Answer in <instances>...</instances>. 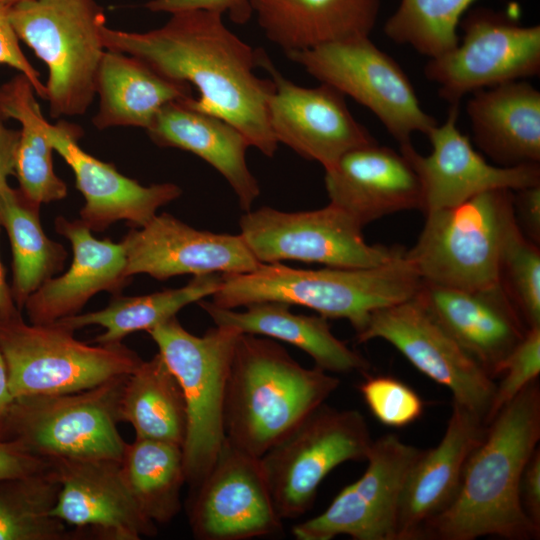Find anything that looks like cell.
Wrapping results in <instances>:
<instances>
[{
  "mask_svg": "<svg viewBox=\"0 0 540 540\" xmlns=\"http://www.w3.org/2000/svg\"><path fill=\"white\" fill-rule=\"evenodd\" d=\"M106 49L138 58L163 77L193 85L199 96L184 99L189 107L234 125L267 157L278 142L268 119L272 79L260 78V49L230 31L222 15L207 10L171 14L161 27L128 32L104 26Z\"/></svg>",
  "mask_w": 540,
  "mask_h": 540,
  "instance_id": "1",
  "label": "cell"
},
{
  "mask_svg": "<svg viewBox=\"0 0 540 540\" xmlns=\"http://www.w3.org/2000/svg\"><path fill=\"white\" fill-rule=\"evenodd\" d=\"M540 440V389L535 380L486 425L470 453L452 503L423 528L421 539L539 538L520 497L523 471Z\"/></svg>",
  "mask_w": 540,
  "mask_h": 540,
  "instance_id": "2",
  "label": "cell"
},
{
  "mask_svg": "<svg viewBox=\"0 0 540 540\" xmlns=\"http://www.w3.org/2000/svg\"><path fill=\"white\" fill-rule=\"evenodd\" d=\"M340 380L300 365L271 338L241 333L224 401L225 438L260 458L338 388Z\"/></svg>",
  "mask_w": 540,
  "mask_h": 540,
  "instance_id": "3",
  "label": "cell"
},
{
  "mask_svg": "<svg viewBox=\"0 0 540 540\" xmlns=\"http://www.w3.org/2000/svg\"><path fill=\"white\" fill-rule=\"evenodd\" d=\"M404 252L368 268L298 269L262 263L250 272L221 274L211 302L227 309L267 301L299 305L327 319H346L357 334L374 311L408 300L420 289L422 279Z\"/></svg>",
  "mask_w": 540,
  "mask_h": 540,
  "instance_id": "4",
  "label": "cell"
},
{
  "mask_svg": "<svg viewBox=\"0 0 540 540\" xmlns=\"http://www.w3.org/2000/svg\"><path fill=\"white\" fill-rule=\"evenodd\" d=\"M513 193L494 189L425 213L417 242L404 252L422 281L463 290L499 285L506 248L521 232Z\"/></svg>",
  "mask_w": 540,
  "mask_h": 540,
  "instance_id": "5",
  "label": "cell"
},
{
  "mask_svg": "<svg viewBox=\"0 0 540 540\" xmlns=\"http://www.w3.org/2000/svg\"><path fill=\"white\" fill-rule=\"evenodd\" d=\"M8 14L18 39L48 68L50 115L86 113L106 51L103 9L95 0H21L10 4Z\"/></svg>",
  "mask_w": 540,
  "mask_h": 540,
  "instance_id": "6",
  "label": "cell"
},
{
  "mask_svg": "<svg viewBox=\"0 0 540 540\" xmlns=\"http://www.w3.org/2000/svg\"><path fill=\"white\" fill-rule=\"evenodd\" d=\"M59 322L27 324L15 307L0 314V352L14 398L86 390L129 375L142 363L120 343L91 345Z\"/></svg>",
  "mask_w": 540,
  "mask_h": 540,
  "instance_id": "7",
  "label": "cell"
},
{
  "mask_svg": "<svg viewBox=\"0 0 540 540\" xmlns=\"http://www.w3.org/2000/svg\"><path fill=\"white\" fill-rule=\"evenodd\" d=\"M128 375L65 394L14 398L0 423V441L48 461L121 460L120 398Z\"/></svg>",
  "mask_w": 540,
  "mask_h": 540,
  "instance_id": "8",
  "label": "cell"
},
{
  "mask_svg": "<svg viewBox=\"0 0 540 540\" xmlns=\"http://www.w3.org/2000/svg\"><path fill=\"white\" fill-rule=\"evenodd\" d=\"M148 333L184 395L188 423L182 450L186 483L193 490L208 474L225 440L226 383L241 333L215 325L202 336H196L176 316Z\"/></svg>",
  "mask_w": 540,
  "mask_h": 540,
  "instance_id": "9",
  "label": "cell"
},
{
  "mask_svg": "<svg viewBox=\"0 0 540 540\" xmlns=\"http://www.w3.org/2000/svg\"><path fill=\"white\" fill-rule=\"evenodd\" d=\"M372 443L368 424L357 410L323 403L309 413L259 458L282 521L304 515L324 478L347 461L366 460Z\"/></svg>",
  "mask_w": 540,
  "mask_h": 540,
  "instance_id": "10",
  "label": "cell"
},
{
  "mask_svg": "<svg viewBox=\"0 0 540 540\" xmlns=\"http://www.w3.org/2000/svg\"><path fill=\"white\" fill-rule=\"evenodd\" d=\"M320 83L369 109L400 146L415 132L425 135L436 119L420 105L402 67L369 36L322 44L286 53Z\"/></svg>",
  "mask_w": 540,
  "mask_h": 540,
  "instance_id": "11",
  "label": "cell"
},
{
  "mask_svg": "<svg viewBox=\"0 0 540 540\" xmlns=\"http://www.w3.org/2000/svg\"><path fill=\"white\" fill-rule=\"evenodd\" d=\"M461 41L424 67L450 104L478 90L540 74V26L522 25L517 10L477 7L460 21Z\"/></svg>",
  "mask_w": 540,
  "mask_h": 540,
  "instance_id": "12",
  "label": "cell"
},
{
  "mask_svg": "<svg viewBox=\"0 0 540 540\" xmlns=\"http://www.w3.org/2000/svg\"><path fill=\"white\" fill-rule=\"evenodd\" d=\"M240 235L260 263L296 260L327 267L368 268L385 264L405 250L368 244L362 226L339 207L285 212L268 206L239 219Z\"/></svg>",
  "mask_w": 540,
  "mask_h": 540,
  "instance_id": "13",
  "label": "cell"
},
{
  "mask_svg": "<svg viewBox=\"0 0 540 540\" xmlns=\"http://www.w3.org/2000/svg\"><path fill=\"white\" fill-rule=\"evenodd\" d=\"M423 450L394 434L373 440L363 475L345 486L319 515L292 527L297 540H396L406 480Z\"/></svg>",
  "mask_w": 540,
  "mask_h": 540,
  "instance_id": "14",
  "label": "cell"
},
{
  "mask_svg": "<svg viewBox=\"0 0 540 540\" xmlns=\"http://www.w3.org/2000/svg\"><path fill=\"white\" fill-rule=\"evenodd\" d=\"M376 338L389 342L416 369L449 389L453 402L485 424L495 380L437 323L416 295L374 311L356 334L359 343Z\"/></svg>",
  "mask_w": 540,
  "mask_h": 540,
  "instance_id": "15",
  "label": "cell"
},
{
  "mask_svg": "<svg viewBox=\"0 0 540 540\" xmlns=\"http://www.w3.org/2000/svg\"><path fill=\"white\" fill-rule=\"evenodd\" d=\"M192 492L188 518L198 540H248L282 530L260 459L226 438Z\"/></svg>",
  "mask_w": 540,
  "mask_h": 540,
  "instance_id": "16",
  "label": "cell"
},
{
  "mask_svg": "<svg viewBox=\"0 0 540 540\" xmlns=\"http://www.w3.org/2000/svg\"><path fill=\"white\" fill-rule=\"evenodd\" d=\"M260 67L274 84L268 119L278 143L324 169L357 147L376 142L349 111L344 95L326 84L299 86L285 78L261 50Z\"/></svg>",
  "mask_w": 540,
  "mask_h": 540,
  "instance_id": "17",
  "label": "cell"
},
{
  "mask_svg": "<svg viewBox=\"0 0 540 540\" xmlns=\"http://www.w3.org/2000/svg\"><path fill=\"white\" fill-rule=\"evenodd\" d=\"M459 104H450L444 123L427 134L432 151L419 154L412 143L400 151L414 166L422 185L425 213L458 205L494 189L519 190L540 185L539 163L495 166L474 149L458 128Z\"/></svg>",
  "mask_w": 540,
  "mask_h": 540,
  "instance_id": "18",
  "label": "cell"
},
{
  "mask_svg": "<svg viewBox=\"0 0 540 540\" xmlns=\"http://www.w3.org/2000/svg\"><path fill=\"white\" fill-rule=\"evenodd\" d=\"M126 275L148 274L158 280L191 274L246 273L260 263L240 234L215 233L189 226L169 213L133 227L121 240Z\"/></svg>",
  "mask_w": 540,
  "mask_h": 540,
  "instance_id": "19",
  "label": "cell"
},
{
  "mask_svg": "<svg viewBox=\"0 0 540 540\" xmlns=\"http://www.w3.org/2000/svg\"><path fill=\"white\" fill-rule=\"evenodd\" d=\"M60 491L52 514L81 538L139 540L157 534L131 494L120 460L59 459L51 461Z\"/></svg>",
  "mask_w": 540,
  "mask_h": 540,
  "instance_id": "20",
  "label": "cell"
},
{
  "mask_svg": "<svg viewBox=\"0 0 540 540\" xmlns=\"http://www.w3.org/2000/svg\"><path fill=\"white\" fill-rule=\"evenodd\" d=\"M47 135L54 151L74 173L76 188L85 200L80 220L91 231H104L120 220L142 227L160 207L182 194L181 188L170 182L141 185L121 174L114 165L90 155L78 142L82 130L72 123H49Z\"/></svg>",
  "mask_w": 540,
  "mask_h": 540,
  "instance_id": "21",
  "label": "cell"
},
{
  "mask_svg": "<svg viewBox=\"0 0 540 540\" xmlns=\"http://www.w3.org/2000/svg\"><path fill=\"white\" fill-rule=\"evenodd\" d=\"M437 323L492 378L528 327L501 284L478 290L422 281L416 293Z\"/></svg>",
  "mask_w": 540,
  "mask_h": 540,
  "instance_id": "22",
  "label": "cell"
},
{
  "mask_svg": "<svg viewBox=\"0 0 540 540\" xmlns=\"http://www.w3.org/2000/svg\"><path fill=\"white\" fill-rule=\"evenodd\" d=\"M330 203L362 227L399 211L423 209L420 178L401 151L377 142L352 149L325 169Z\"/></svg>",
  "mask_w": 540,
  "mask_h": 540,
  "instance_id": "23",
  "label": "cell"
},
{
  "mask_svg": "<svg viewBox=\"0 0 540 540\" xmlns=\"http://www.w3.org/2000/svg\"><path fill=\"white\" fill-rule=\"evenodd\" d=\"M56 232L70 241L73 259L67 272L43 283L26 300L29 322L50 324L79 314L100 291L117 296L131 282L121 242L99 240L81 220L55 219Z\"/></svg>",
  "mask_w": 540,
  "mask_h": 540,
  "instance_id": "24",
  "label": "cell"
},
{
  "mask_svg": "<svg viewBox=\"0 0 540 540\" xmlns=\"http://www.w3.org/2000/svg\"><path fill=\"white\" fill-rule=\"evenodd\" d=\"M483 420L453 402L440 442L423 450L412 468L400 500L396 540H421L425 525L454 500L466 461L484 435Z\"/></svg>",
  "mask_w": 540,
  "mask_h": 540,
  "instance_id": "25",
  "label": "cell"
},
{
  "mask_svg": "<svg viewBox=\"0 0 540 540\" xmlns=\"http://www.w3.org/2000/svg\"><path fill=\"white\" fill-rule=\"evenodd\" d=\"M146 131L156 145L191 152L211 165L228 182L241 209L251 210L260 187L246 161L251 146L234 125L178 100L163 106Z\"/></svg>",
  "mask_w": 540,
  "mask_h": 540,
  "instance_id": "26",
  "label": "cell"
},
{
  "mask_svg": "<svg viewBox=\"0 0 540 540\" xmlns=\"http://www.w3.org/2000/svg\"><path fill=\"white\" fill-rule=\"evenodd\" d=\"M466 112L476 146L499 166L540 162V91L525 80L474 93Z\"/></svg>",
  "mask_w": 540,
  "mask_h": 540,
  "instance_id": "27",
  "label": "cell"
},
{
  "mask_svg": "<svg viewBox=\"0 0 540 540\" xmlns=\"http://www.w3.org/2000/svg\"><path fill=\"white\" fill-rule=\"evenodd\" d=\"M266 38L286 53L369 36L380 0H250Z\"/></svg>",
  "mask_w": 540,
  "mask_h": 540,
  "instance_id": "28",
  "label": "cell"
},
{
  "mask_svg": "<svg viewBox=\"0 0 540 540\" xmlns=\"http://www.w3.org/2000/svg\"><path fill=\"white\" fill-rule=\"evenodd\" d=\"M197 303L216 326L291 344L307 353L317 367L327 372L369 369V362L335 337L328 319L321 315L294 314L290 311L291 305L275 301L253 303L245 306L244 311L218 307L204 299Z\"/></svg>",
  "mask_w": 540,
  "mask_h": 540,
  "instance_id": "29",
  "label": "cell"
},
{
  "mask_svg": "<svg viewBox=\"0 0 540 540\" xmlns=\"http://www.w3.org/2000/svg\"><path fill=\"white\" fill-rule=\"evenodd\" d=\"M92 119L99 129L140 127L145 130L166 104L192 97L191 86L163 77L138 58L106 49L100 65Z\"/></svg>",
  "mask_w": 540,
  "mask_h": 540,
  "instance_id": "30",
  "label": "cell"
},
{
  "mask_svg": "<svg viewBox=\"0 0 540 540\" xmlns=\"http://www.w3.org/2000/svg\"><path fill=\"white\" fill-rule=\"evenodd\" d=\"M31 81L19 73L0 85V117L15 119L21 129L15 176L21 192L41 205L64 199L67 186L54 170L53 147Z\"/></svg>",
  "mask_w": 540,
  "mask_h": 540,
  "instance_id": "31",
  "label": "cell"
},
{
  "mask_svg": "<svg viewBox=\"0 0 540 540\" xmlns=\"http://www.w3.org/2000/svg\"><path fill=\"white\" fill-rule=\"evenodd\" d=\"M119 414L129 423L136 439L167 442L183 448L187 410L178 380L157 353L125 380Z\"/></svg>",
  "mask_w": 540,
  "mask_h": 540,
  "instance_id": "32",
  "label": "cell"
},
{
  "mask_svg": "<svg viewBox=\"0 0 540 540\" xmlns=\"http://www.w3.org/2000/svg\"><path fill=\"white\" fill-rule=\"evenodd\" d=\"M40 205L9 185L0 194V226L12 250L11 291L21 310L27 298L64 267L67 252L43 231Z\"/></svg>",
  "mask_w": 540,
  "mask_h": 540,
  "instance_id": "33",
  "label": "cell"
},
{
  "mask_svg": "<svg viewBox=\"0 0 540 540\" xmlns=\"http://www.w3.org/2000/svg\"><path fill=\"white\" fill-rule=\"evenodd\" d=\"M221 274L194 276L186 285L147 295L115 296L101 310L77 314L56 322L73 331L89 325H99L104 332L98 335L97 344L120 343L136 331H149L176 316L185 306L212 296L220 287Z\"/></svg>",
  "mask_w": 540,
  "mask_h": 540,
  "instance_id": "34",
  "label": "cell"
},
{
  "mask_svg": "<svg viewBox=\"0 0 540 540\" xmlns=\"http://www.w3.org/2000/svg\"><path fill=\"white\" fill-rule=\"evenodd\" d=\"M120 466L131 494L147 518L164 524L177 516L186 483L182 447L135 438L126 444Z\"/></svg>",
  "mask_w": 540,
  "mask_h": 540,
  "instance_id": "35",
  "label": "cell"
},
{
  "mask_svg": "<svg viewBox=\"0 0 540 540\" xmlns=\"http://www.w3.org/2000/svg\"><path fill=\"white\" fill-rule=\"evenodd\" d=\"M59 491L60 481L53 465L39 472L0 480V540L81 538L52 514Z\"/></svg>",
  "mask_w": 540,
  "mask_h": 540,
  "instance_id": "36",
  "label": "cell"
},
{
  "mask_svg": "<svg viewBox=\"0 0 540 540\" xmlns=\"http://www.w3.org/2000/svg\"><path fill=\"white\" fill-rule=\"evenodd\" d=\"M476 0H400L384 25L386 36L430 59L459 42L460 21Z\"/></svg>",
  "mask_w": 540,
  "mask_h": 540,
  "instance_id": "37",
  "label": "cell"
},
{
  "mask_svg": "<svg viewBox=\"0 0 540 540\" xmlns=\"http://www.w3.org/2000/svg\"><path fill=\"white\" fill-rule=\"evenodd\" d=\"M500 284L526 326H540V250L522 232L506 248Z\"/></svg>",
  "mask_w": 540,
  "mask_h": 540,
  "instance_id": "38",
  "label": "cell"
},
{
  "mask_svg": "<svg viewBox=\"0 0 540 540\" xmlns=\"http://www.w3.org/2000/svg\"><path fill=\"white\" fill-rule=\"evenodd\" d=\"M359 391L373 416L388 427L408 426L424 412L419 394L392 376H369L359 385Z\"/></svg>",
  "mask_w": 540,
  "mask_h": 540,
  "instance_id": "39",
  "label": "cell"
},
{
  "mask_svg": "<svg viewBox=\"0 0 540 540\" xmlns=\"http://www.w3.org/2000/svg\"><path fill=\"white\" fill-rule=\"evenodd\" d=\"M540 373V326L528 328L523 339L504 361L488 414L487 425L495 415Z\"/></svg>",
  "mask_w": 540,
  "mask_h": 540,
  "instance_id": "40",
  "label": "cell"
},
{
  "mask_svg": "<svg viewBox=\"0 0 540 540\" xmlns=\"http://www.w3.org/2000/svg\"><path fill=\"white\" fill-rule=\"evenodd\" d=\"M9 6L0 0V64L10 66L25 75L32 83L37 96L46 100V86L40 80V73L23 54L19 39L9 20Z\"/></svg>",
  "mask_w": 540,
  "mask_h": 540,
  "instance_id": "41",
  "label": "cell"
},
{
  "mask_svg": "<svg viewBox=\"0 0 540 540\" xmlns=\"http://www.w3.org/2000/svg\"><path fill=\"white\" fill-rule=\"evenodd\" d=\"M145 7L152 12L174 13L184 10H207L226 14L234 23L244 24L252 16L250 0H150Z\"/></svg>",
  "mask_w": 540,
  "mask_h": 540,
  "instance_id": "42",
  "label": "cell"
},
{
  "mask_svg": "<svg viewBox=\"0 0 540 540\" xmlns=\"http://www.w3.org/2000/svg\"><path fill=\"white\" fill-rule=\"evenodd\" d=\"M514 212L523 235L531 242H540V185L525 187L513 193Z\"/></svg>",
  "mask_w": 540,
  "mask_h": 540,
  "instance_id": "43",
  "label": "cell"
},
{
  "mask_svg": "<svg viewBox=\"0 0 540 540\" xmlns=\"http://www.w3.org/2000/svg\"><path fill=\"white\" fill-rule=\"evenodd\" d=\"M51 462L22 449L13 442L0 441V480L48 469Z\"/></svg>",
  "mask_w": 540,
  "mask_h": 540,
  "instance_id": "44",
  "label": "cell"
},
{
  "mask_svg": "<svg viewBox=\"0 0 540 540\" xmlns=\"http://www.w3.org/2000/svg\"><path fill=\"white\" fill-rule=\"evenodd\" d=\"M520 497L529 518L540 527V449L534 451L521 477Z\"/></svg>",
  "mask_w": 540,
  "mask_h": 540,
  "instance_id": "45",
  "label": "cell"
},
{
  "mask_svg": "<svg viewBox=\"0 0 540 540\" xmlns=\"http://www.w3.org/2000/svg\"><path fill=\"white\" fill-rule=\"evenodd\" d=\"M19 137L20 132L6 127L0 117V194L8 177L15 175Z\"/></svg>",
  "mask_w": 540,
  "mask_h": 540,
  "instance_id": "46",
  "label": "cell"
},
{
  "mask_svg": "<svg viewBox=\"0 0 540 540\" xmlns=\"http://www.w3.org/2000/svg\"><path fill=\"white\" fill-rule=\"evenodd\" d=\"M13 400L14 397L9 387L6 363L0 352V423L7 414Z\"/></svg>",
  "mask_w": 540,
  "mask_h": 540,
  "instance_id": "47",
  "label": "cell"
},
{
  "mask_svg": "<svg viewBox=\"0 0 540 540\" xmlns=\"http://www.w3.org/2000/svg\"><path fill=\"white\" fill-rule=\"evenodd\" d=\"M17 307L13 299L11 286L8 285L5 270L0 261V314L11 311Z\"/></svg>",
  "mask_w": 540,
  "mask_h": 540,
  "instance_id": "48",
  "label": "cell"
},
{
  "mask_svg": "<svg viewBox=\"0 0 540 540\" xmlns=\"http://www.w3.org/2000/svg\"><path fill=\"white\" fill-rule=\"evenodd\" d=\"M2 1L7 3V4H13V3L21 1V0H2Z\"/></svg>",
  "mask_w": 540,
  "mask_h": 540,
  "instance_id": "49",
  "label": "cell"
}]
</instances>
